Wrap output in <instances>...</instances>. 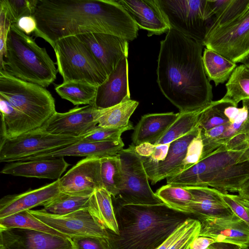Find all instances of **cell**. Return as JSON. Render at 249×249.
<instances>
[{
	"instance_id": "cell-47",
	"label": "cell",
	"mask_w": 249,
	"mask_h": 249,
	"mask_svg": "<svg viewBox=\"0 0 249 249\" xmlns=\"http://www.w3.org/2000/svg\"><path fill=\"white\" fill-rule=\"evenodd\" d=\"M17 25L27 35L34 33L37 27L36 21L33 16H27L20 18L17 23Z\"/></svg>"
},
{
	"instance_id": "cell-45",
	"label": "cell",
	"mask_w": 249,
	"mask_h": 249,
	"mask_svg": "<svg viewBox=\"0 0 249 249\" xmlns=\"http://www.w3.org/2000/svg\"><path fill=\"white\" fill-rule=\"evenodd\" d=\"M220 195L232 213L249 226V214L245 208L234 200L228 193L220 192Z\"/></svg>"
},
{
	"instance_id": "cell-2",
	"label": "cell",
	"mask_w": 249,
	"mask_h": 249,
	"mask_svg": "<svg viewBox=\"0 0 249 249\" xmlns=\"http://www.w3.org/2000/svg\"><path fill=\"white\" fill-rule=\"evenodd\" d=\"M203 46L170 28L160 42L157 83L180 113L201 109L212 101V86L202 62Z\"/></svg>"
},
{
	"instance_id": "cell-31",
	"label": "cell",
	"mask_w": 249,
	"mask_h": 249,
	"mask_svg": "<svg viewBox=\"0 0 249 249\" xmlns=\"http://www.w3.org/2000/svg\"><path fill=\"white\" fill-rule=\"evenodd\" d=\"M97 89L95 86L78 81L65 82L55 87L56 92L62 99L74 105H87L92 107Z\"/></svg>"
},
{
	"instance_id": "cell-29",
	"label": "cell",
	"mask_w": 249,
	"mask_h": 249,
	"mask_svg": "<svg viewBox=\"0 0 249 249\" xmlns=\"http://www.w3.org/2000/svg\"><path fill=\"white\" fill-rule=\"evenodd\" d=\"M205 72L215 86L228 81L237 65L217 53L205 48L202 54Z\"/></svg>"
},
{
	"instance_id": "cell-1",
	"label": "cell",
	"mask_w": 249,
	"mask_h": 249,
	"mask_svg": "<svg viewBox=\"0 0 249 249\" xmlns=\"http://www.w3.org/2000/svg\"><path fill=\"white\" fill-rule=\"evenodd\" d=\"M36 37L54 48L57 41L90 33L113 35L127 40L137 37L139 28L114 0H38L33 16Z\"/></svg>"
},
{
	"instance_id": "cell-51",
	"label": "cell",
	"mask_w": 249,
	"mask_h": 249,
	"mask_svg": "<svg viewBox=\"0 0 249 249\" xmlns=\"http://www.w3.org/2000/svg\"><path fill=\"white\" fill-rule=\"evenodd\" d=\"M231 196L234 200L242 205L249 214V199L242 197L238 195H231Z\"/></svg>"
},
{
	"instance_id": "cell-25",
	"label": "cell",
	"mask_w": 249,
	"mask_h": 249,
	"mask_svg": "<svg viewBox=\"0 0 249 249\" xmlns=\"http://www.w3.org/2000/svg\"><path fill=\"white\" fill-rule=\"evenodd\" d=\"M193 199L190 215L198 218L233 213L220 195V191L209 187H185Z\"/></svg>"
},
{
	"instance_id": "cell-53",
	"label": "cell",
	"mask_w": 249,
	"mask_h": 249,
	"mask_svg": "<svg viewBox=\"0 0 249 249\" xmlns=\"http://www.w3.org/2000/svg\"><path fill=\"white\" fill-rule=\"evenodd\" d=\"M243 62H245V63H247L249 64V57L246 60H245Z\"/></svg>"
},
{
	"instance_id": "cell-38",
	"label": "cell",
	"mask_w": 249,
	"mask_h": 249,
	"mask_svg": "<svg viewBox=\"0 0 249 249\" xmlns=\"http://www.w3.org/2000/svg\"><path fill=\"white\" fill-rule=\"evenodd\" d=\"M249 6V0H229L222 10L214 16L207 35L236 19Z\"/></svg>"
},
{
	"instance_id": "cell-6",
	"label": "cell",
	"mask_w": 249,
	"mask_h": 249,
	"mask_svg": "<svg viewBox=\"0 0 249 249\" xmlns=\"http://www.w3.org/2000/svg\"><path fill=\"white\" fill-rule=\"evenodd\" d=\"M0 97L8 101L40 128L56 112L50 92L38 85L26 82L0 70Z\"/></svg>"
},
{
	"instance_id": "cell-23",
	"label": "cell",
	"mask_w": 249,
	"mask_h": 249,
	"mask_svg": "<svg viewBox=\"0 0 249 249\" xmlns=\"http://www.w3.org/2000/svg\"><path fill=\"white\" fill-rule=\"evenodd\" d=\"M69 165L64 157L17 161L6 164L0 172L14 176L56 180L61 178Z\"/></svg>"
},
{
	"instance_id": "cell-40",
	"label": "cell",
	"mask_w": 249,
	"mask_h": 249,
	"mask_svg": "<svg viewBox=\"0 0 249 249\" xmlns=\"http://www.w3.org/2000/svg\"><path fill=\"white\" fill-rule=\"evenodd\" d=\"M134 128L132 123L126 127L118 128L105 127L97 125L91 131L81 137L80 141L91 142L120 141L122 140L121 136L123 133Z\"/></svg>"
},
{
	"instance_id": "cell-18",
	"label": "cell",
	"mask_w": 249,
	"mask_h": 249,
	"mask_svg": "<svg viewBox=\"0 0 249 249\" xmlns=\"http://www.w3.org/2000/svg\"><path fill=\"white\" fill-rule=\"evenodd\" d=\"M199 128L197 126L187 134L170 143L165 159L156 161L149 157H141L149 179L152 184L177 175L184 160L188 147L197 135Z\"/></svg>"
},
{
	"instance_id": "cell-34",
	"label": "cell",
	"mask_w": 249,
	"mask_h": 249,
	"mask_svg": "<svg viewBox=\"0 0 249 249\" xmlns=\"http://www.w3.org/2000/svg\"><path fill=\"white\" fill-rule=\"evenodd\" d=\"M155 194L170 209L190 215L193 196L186 188L167 184L160 188Z\"/></svg>"
},
{
	"instance_id": "cell-20",
	"label": "cell",
	"mask_w": 249,
	"mask_h": 249,
	"mask_svg": "<svg viewBox=\"0 0 249 249\" xmlns=\"http://www.w3.org/2000/svg\"><path fill=\"white\" fill-rule=\"evenodd\" d=\"M60 193L58 179L37 189L5 196L0 200V218L30 210L36 206H44Z\"/></svg>"
},
{
	"instance_id": "cell-7",
	"label": "cell",
	"mask_w": 249,
	"mask_h": 249,
	"mask_svg": "<svg viewBox=\"0 0 249 249\" xmlns=\"http://www.w3.org/2000/svg\"><path fill=\"white\" fill-rule=\"evenodd\" d=\"M53 49L63 82L78 81L98 87L107 79L103 68L76 36L60 39Z\"/></svg>"
},
{
	"instance_id": "cell-36",
	"label": "cell",
	"mask_w": 249,
	"mask_h": 249,
	"mask_svg": "<svg viewBox=\"0 0 249 249\" xmlns=\"http://www.w3.org/2000/svg\"><path fill=\"white\" fill-rule=\"evenodd\" d=\"M203 108L191 112H179L178 118L156 145L170 144L197 127L199 117Z\"/></svg>"
},
{
	"instance_id": "cell-19",
	"label": "cell",
	"mask_w": 249,
	"mask_h": 249,
	"mask_svg": "<svg viewBox=\"0 0 249 249\" xmlns=\"http://www.w3.org/2000/svg\"><path fill=\"white\" fill-rule=\"evenodd\" d=\"M127 57L123 58L106 81L97 87L94 107L105 109L130 100Z\"/></svg>"
},
{
	"instance_id": "cell-50",
	"label": "cell",
	"mask_w": 249,
	"mask_h": 249,
	"mask_svg": "<svg viewBox=\"0 0 249 249\" xmlns=\"http://www.w3.org/2000/svg\"><path fill=\"white\" fill-rule=\"evenodd\" d=\"M206 249H242L240 247L229 243L216 242L211 244Z\"/></svg>"
},
{
	"instance_id": "cell-10",
	"label": "cell",
	"mask_w": 249,
	"mask_h": 249,
	"mask_svg": "<svg viewBox=\"0 0 249 249\" xmlns=\"http://www.w3.org/2000/svg\"><path fill=\"white\" fill-rule=\"evenodd\" d=\"M234 63L249 57V6L236 19L208 34L203 43Z\"/></svg>"
},
{
	"instance_id": "cell-35",
	"label": "cell",
	"mask_w": 249,
	"mask_h": 249,
	"mask_svg": "<svg viewBox=\"0 0 249 249\" xmlns=\"http://www.w3.org/2000/svg\"><path fill=\"white\" fill-rule=\"evenodd\" d=\"M100 173L103 188L115 198L122 183L121 162L118 155L100 159Z\"/></svg>"
},
{
	"instance_id": "cell-11",
	"label": "cell",
	"mask_w": 249,
	"mask_h": 249,
	"mask_svg": "<svg viewBox=\"0 0 249 249\" xmlns=\"http://www.w3.org/2000/svg\"><path fill=\"white\" fill-rule=\"evenodd\" d=\"M80 140V138L50 134L40 128L13 139L1 138L0 161H19L26 157L61 148Z\"/></svg>"
},
{
	"instance_id": "cell-26",
	"label": "cell",
	"mask_w": 249,
	"mask_h": 249,
	"mask_svg": "<svg viewBox=\"0 0 249 249\" xmlns=\"http://www.w3.org/2000/svg\"><path fill=\"white\" fill-rule=\"evenodd\" d=\"M1 138L13 139L37 129L34 124L8 101L0 97Z\"/></svg>"
},
{
	"instance_id": "cell-27",
	"label": "cell",
	"mask_w": 249,
	"mask_h": 249,
	"mask_svg": "<svg viewBox=\"0 0 249 249\" xmlns=\"http://www.w3.org/2000/svg\"><path fill=\"white\" fill-rule=\"evenodd\" d=\"M88 209L103 227L116 234L118 225L111 194L104 188L96 190L91 196Z\"/></svg>"
},
{
	"instance_id": "cell-37",
	"label": "cell",
	"mask_w": 249,
	"mask_h": 249,
	"mask_svg": "<svg viewBox=\"0 0 249 249\" xmlns=\"http://www.w3.org/2000/svg\"><path fill=\"white\" fill-rule=\"evenodd\" d=\"M229 104L231 103L222 98L213 101L203 109L197 126L202 131H207L215 126L230 123L224 113L225 107Z\"/></svg>"
},
{
	"instance_id": "cell-3",
	"label": "cell",
	"mask_w": 249,
	"mask_h": 249,
	"mask_svg": "<svg viewBox=\"0 0 249 249\" xmlns=\"http://www.w3.org/2000/svg\"><path fill=\"white\" fill-rule=\"evenodd\" d=\"M119 233L108 230L109 249H156L191 215L165 204L116 205Z\"/></svg>"
},
{
	"instance_id": "cell-33",
	"label": "cell",
	"mask_w": 249,
	"mask_h": 249,
	"mask_svg": "<svg viewBox=\"0 0 249 249\" xmlns=\"http://www.w3.org/2000/svg\"><path fill=\"white\" fill-rule=\"evenodd\" d=\"M93 193L70 194L61 192L54 199L44 205L42 209L49 213L63 215L87 209Z\"/></svg>"
},
{
	"instance_id": "cell-28",
	"label": "cell",
	"mask_w": 249,
	"mask_h": 249,
	"mask_svg": "<svg viewBox=\"0 0 249 249\" xmlns=\"http://www.w3.org/2000/svg\"><path fill=\"white\" fill-rule=\"evenodd\" d=\"M139 105L135 100H129L112 107L95 109L94 119L98 125L118 128L129 125V119Z\"/></svg>"
},
{
	"instance_id": "cell-49",
	"label": "cell",
	"mask_w": 249,
	"mask_h": 249,
	"mask_svg": "<svg viewBox=\"0 0 249 249\" xmlns=\"http://www.w3.org/2000/svg\"><path fill=\"white\" fill-rule=\"evenodd\" d=\"M214 243L215 240L211 237L198 236L191 243L190 249H206Z\"/></svg>"
},
{
	"instance_id": "cell-39",
	"label": "cell",
	"mask_w": 249,
	"mask_h": 249,
	"mask_svg": "<svg viewBox=\"0 0 249 249\" xmlns=\"http://www.w3.org/2000/svg\"><path fill=\"white\" fill-rule=\"evenodd\" d=\"M38 0H0V9H2L11 24H17L24 17L33 16Z\"/></svg>"
},
{
	"instance_id": "cell-42",
	"label": "cell",
	"mask_w": 249,
	"mask_h": 249,
	"mask_svg": "<svg viewBox=\"0 0 249 249\" xmlns=\"http://www.w3.org/2000/svg\"><path fill=\"white\" fill-rule=\"evenodd\" d=\"M74 249H109L107 238L93 236L71 238Z\"/></svg>"
},
{
	"instance_id": "cell-8",
	"label": "cell",
	"mask_w": 249,
	"mask_h": 249,
	"mask_svg": "<svg viewBox=\"0 0 249 249\" xmlns=\"http://www.w3.org/2000/svg\"><path fill=\"white\" fill-rule=\"evenodd\" d=\"M155 1L170 28L203 45L214 17L208 0Z\"/></svg>"
},
{
	"instance_id": "cell-9",
	"label": "cell",
	"mask_w": 249,
	"mask_h": 249,
	"mask_svg": "<svg viewBox=\"0 0 249 249\" xmlns=\"http://www.w3.org/2000/svg\"><path fill=\"white\" fill-rule=\"evenodd\" d=\"M122 175V183L116 205H155L164 204L152 190L141 157L132 144L118 154Z\"/></svg>"
},
{
	"instance_id": "cell-46",
	"label": "cell",
	"mask_w": 249,
	"mask_h": 249,
	"mask_svg": "<svg viewBox=\"0 0 249 249\" xmlns=\"http://www.w3.org/2000/svg\"><path fill=\"white\" fill-rule=\"evenodd\" d=\"M0 62L3 59L6 51V42L10 26L12 25L4 11L0 9Z\"/></svg>"
},
{
	"instance_id": "cell-44",
	"label": "cell",
	"mask_w": 249,
	"mask_h": 249,
	"mask_svg": "<svg viewBox=\"0 0 249 249\" xmlns=\"http://www.w3.org/2000/svg\"><path fill=\"white\" fill-rule=\"evenodd\" d=\"M200 222L197 219L190 229L169 249H185L190 246L192 241L199 235Z\"/></svg>"
},
{
	"instance_id": "cell-41",
	"label": "cell",
	"mask_w": 249,
	"mask_h": 249,
	"mask_svg": "<svg viewBox=\"0 0 249 249\" xmlns=\"http://www.w3.org/2000/svg\"><path fill=\"white\" fill-rule=\"evenodd\" d=\"M201 132V130L199 128L197 135L190 143L185 157L177 174L188 169L200 161L203 149Z\"/></svg>"
},
{
	"instance_id": "cell-22",
	"label": "cell",
	"mask_w": 249,
	"mask_h": 249,
	"mask_svg": "<svg viewBox=\"0 0 249 249\" xmlns=\"http://www.w3.org/2000/svg\"><path fill=\"white\" fill-rule=\"evenodd\" d=\"M131 17L139 29L146 30L148 36L168 32L170 27L155 0H117Z\"/></svg>"
},
{
	"instance_id": "cell-21",
	"label": "cell",
	"mask_w": 249,
	"mask_h": 249,
	"mask_svg": "<svg viewBox=\"0 0 249 249\" xmlns=\"http://www.w3.org/2000/svg\"><path fill=\"white\" fill-rule=\"evenodd\" d=\"M123 140L117 142H85L79 141L66 146L32 155L19 161L47 159L65 156L97 157L102 158L114 156L123 149Z\"/></svg>"
},
{
	"instance_id": "cell-32",
	"label": "cell",
	"mask_w": 249,
	"mask_h": 249,
	"mask_svg": "<svg viewBox=\"0 0 249 249\" xmlns=\"http://www.w3.org/2000/svg\"><path fill=\"white\" fill-rule=\"evenodd\" d=\"M20 228L32 230L64 238H71L46 225L30 213L28 210L0 218V230Z\"/></svg>"
},
{
	"instance_id": "cell-43",
	"label": "cell",
	"mask_w": 249,
	"mask_h": 249,
	"mask_svg": "<svg viewBox=\"0 0 249 249\" xmlns=\"http://www.w3.org/2000/svg\"><path fill=\"white\" fill-rule=\"evenodd\" d=\"M197 219L188 218L176 230L156 249H169L194 225Z\"/></svg>"
},
{
	"instance_id": "cell-17",
	"label": "cell",
	"mask_w": 249,
	"mask_h": 249,
	"mask_svg": "<svg viewBox=\"0 0 249 249\" xmlns=\"http://www.w3.org/2000/svg\"><path fill=\"white\" fill-rule=\"evenodd\" d=\"M100 159L87 157L78 162L58 179L60 191L70 194L93 193L103 188Z\"/></svg>"
},
{
	"instance_id": "cell-12",
	"label": "cell",
	"mask_w": 249,
	"mask_h": 249,
	"mask_svg": "<svg viewBox=\"0 0 249 249\" xmlns=\"http://www.w3.org/2000/svg\"><path fill=\"white\" fill-rule=\"evenodd\" d=\"M28 211L46 225L70 238L82 236L108 237L107 230L96 221L88 208L63 215L49 213L42 209Z\"/></svg>"
},
{
	"instance_id": "cell-15",
	"label": "cell",
	"mask_w": 249,
	"mask_h": 249,
	"mask_svg": "<svg viewBox=\"0 0 249 249\" xmlns=\"http://www.w3.org/2000/svg\"><path fill=\"white\" fill-rule=\"evenodd\" d=\"M88 48L107 76L127 57L128 40L113 35L90 33L76 36Z\"/></svg>"
},
{
	"instance_id": "cell-14",
	"label": "cell",
	"mask_w": 249,
	"mask_h": 249,
	"mask_svg": "<svg viewBox=\"0 0 249 249\" xmlns=\"http://www.w3.org/2000/svg\"><path fill=\"white\" fill-rule=\"evenodd\" d=\"M95 109L86 105L64 113L56 112L40 129L54 135L80 138L98 125L94 119Z\"/></svg>"
},
{
	"instance_id": "cell-4",
	"label": "cell",
	"mask_w": 249,
	"mask_h": 249,
	"mask_svg": "<svg viewBox=\"0 0 249 249\" xmlns=\"http://www.w3.org/2000/svg\"><path fill=\"white\" fill-rule=\"evenodd\" d=\"M0 66L15 77L45 88L54 82L58 71L46 48L39 47L17 24L10 26Z\"/></svg>"
},
{
	"instance_id": "cell-48",
	"label": "cell",
	"mask_w": 249,
	"mask_h": 249,
	"mask_svg": "<svg viewBox=\"0 0 249 249\" xmlns=\"http://www.w3.org/2000/svg\"><path fill=\"white\" fill-rule=\"evenodd\" d=\"M155 148L149 157L152 160L160 161L163 160L168 153L170 144L155 145Z\"/></svg>"
},
{
	"instance_id": "cell-54",
	"label": "cell",
	"mask_w": 249,
	"mask_h": 249,
	"mask_svg": "<svg viewBox=\"0 0 249 249\" xmlns=\"http://www.w3.org/2000/svg\"><path fill=\"white\" fill-rule=\"evenodd\" d=\"M190 245H191V244H190ZM190 246H189L188 247H187V248L186 249H190Z\"/></svg>"
},
{
	"instance_id": "cell-13",
	"label": "cell",
	"mask_w": 249,
	"mask_h": 249,
	"mask_svg": "<svg viewBox=\"0 0 249 249\" xmlns=\"http://www.w3.org/2000/svg\"><path fill=\"white\" fill-rule=\"evenodd\" d=\"M197 219L201 225L198 236L237 245L242 249L249 248V226L233 213Z\"/></svg>"
},
{
	"instance_id": "cell-24",
	"label": "cell",
	"mask_w": 249,
	"mask_h": 249,
	"mask_svg": "<svg viewBox=\"0 0 249 249\" xmlns=\"http://www.w3.org/2000/svg\"><path fill=\"white\" fill-rule=\"evenodd\" d=\"M179 115V112H173L143 115L134 127L132 144L134 146L144 143L156 145Z\"/></svg>"
},
{
	"instance_id": "cell-30",
	"label": "cell",
	"mask_w": 249,
	"mask_h": 249,
	"mask_svg": "<svg viewBox=\"0 0 249 249\" xmlns=\"http://www.w3.org/2000/svg\"><path fill=\"white\" fill-rule=\"evenodd\" d=\"M226 92L222 98L237 107L240 101L249 99V64L237 66L226 84Z\"/></svg>"
},
{
	"instance_id": "cell-5",
	"label": "cell",
	"mask_w": 249,
	"mask_h": 249,
	"mask_svg": "<svg viewBox=\"0 0 249 249\" xmlns=\"http://www.w3.org/2000/svg\"><path fill=\"white\" fill-rule=\"evenodd\" d=\"M193 187H209L222 193H238L249 180V147L218 149L196 165Z\"/></svg>"
},
{
	"instance_id": "cell-16",
	"label": "cell",
	"mask_w": 249,
	"mask_h": 249,
	"mask_svg": "<svg viewBox=\"0 0 249 249\" xmlns=\"http://www.w3.org/2000/svg\"><path fill=\"white\" fill-rule=\"evenodd\" d=\"M0 249H74L71 238L37 231L10 228L0 230Z\"/></svg>"
},
{
	"instance_id": "cell-52",
	"label": "cell",
	"mask_w": 249,
	"mask_h": 249,
	"mask_svg": "<svg viewBox=\"0 0 249 249\" xmlns=\"http://www.w3.org/2000/svg\"><path fill=\"white\" fill-rule=\"evenodd\" d=\"M238 195L249 199V180L245 183L238 192Z\"/></svg>"
}]
</instances>
